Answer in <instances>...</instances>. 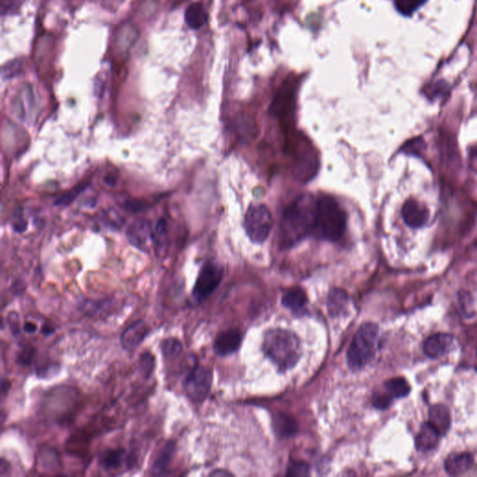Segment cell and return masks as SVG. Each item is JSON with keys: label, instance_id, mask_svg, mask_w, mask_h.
<instances>
[{"label": "cell", "instance_id": "cell-26", "mask_svg": "<svg viewBox=\"0 0 477 477\" xmlns=\"http://www.w3.org/2000/svg\"><path fill=\"white\" fill-rule=\"evenodd\" d=\"M7 326L13 337H18L21 334V322H20V316L16 312H11L7 315Z\"/></svg>", "mask_w": 477, "mask_h": 477}, {"label": "cell", "instance_id": "cell-29", "mask_svg": "<svg viewBox=\"0 0 477 477\" xmlns=\"http://www.w3.org/2000/svg\"><path fill=\"white\" fill-rule=\"evenodd\" d=\"M59 371V365H48L41 368L36 371V376L41 379H48L53 376V373L57 374Z\"/></svg>", "mask_w": 477, "mask_h": 477}, {"label": "cell", "instance_id": "cell-13", "mask_svg": "<svg viewBox=\"0 0 477 477\" xmlns=\"http://www.w3.org/2000/svg\"><path fill=\"white\" fill-rule=\"evenodd\" d=\"M177 442L173 439L168 440L160 448L155 457L151 465V475L162 476L168 475L172 462L176 456Z\"/></svg>", "mask_w": 477, "mask_h": 477}, {"label": "cell", "instance_id": "cell-18", "mask_svg": "<svg viewBox=\"0 0 477 477\" xmlns=\"http://www.w3.org/2000/svg\"><path fill=\"white\" fill-rule=\"evenodd\" d=\"M429 422L445 436L450 427V413L448 408L443 405H436L429 412Z\"/></svg>", "mask_w": 477, "mask_h": 477}, {"label": "cell", "instance_id": "cell-15", "mask_svg": "<svg viewBox=\"0 0 477 477\" xmlns=\"http://www.w3.org/2000/svg\"><path fill=\"white\" fill-rule=\"evenodd\" d=\"M441 436L440 431L428 420L423 423L417 433L416 441H415L417 450L420 452H428L434 450L438 445Z\"/></svg>", "mask_w": 477, "mask_h": 477}, {"label": "cell", "instance_id": "cell-24", "mask_svg": "<svg viewBox=\"0 0 477 477\" xmlns=\"http://www.w3.org/2000/svg\"><path fill=\"white\" fill-rule=\"evenodd\" d=\"M160 350L165 359H171L181 354L183 345L181 341L177 340V338H167L160 343Z\"/></svg>", "mask_w": 477, "mask_h": 477}, {"label": "cell", "instance_id": "cell-3", "mask_svg": "<svg viewBox=\"0 0 477 477\" xmlns=\"http://www.w3.org/2000/svg\"><path fill=\"white\" fill-rule=\"evenodd\" d=\"M346 224L345 212L334 198L323 196L317 199L314 235L327 241H338L345 233Z\"/></svg>", "mask_w": 477, "mask_h": 477}, {"label": "cell", "instance_id": "cell-1", "mask_svg": "<svg viewBox=\"0 0 477 477\" xmlns=\"http://www.w3.org/2000/svg\"><path fill=\"white\" fill-rule=\"evenodd\" d=\"M317 200L310 195L299 197L287 208L281 226V235L286 245L296 244L313 234Z\"/></svg>", "mask_w": 477, "mask_h": 477}, {"label": "cell", "instance_id": "cell-19", "mask_svg": "<svg viewBox=\"0 0 477 477\" xmlns=\"http://www.w3.org/2000/svg\"><path fill=\"white\" fill-rule=\"evenodd\" d=\"M283 305L295 312H300L307 303V296L303 289L299 287L291 288L283 296Z\"/></svg>", "mask_w": 477, "mask_h": 477}, {"label": "cell", "instance_id": "cell-10", "mask_svg": "<svg viewBox=\"0 0 477 477\" xmlns=\"http://www.w3.org/2000/svg\"><path fill=\"white\" fill-rule=\"evenodd\" d=\"M403 221L412 228H422L427 223L430 213L425 205L416 200L409 199L403 203L402 208Z\"/></svg>", "mask_w": 477, "mask_h": 477}, {"label": "cell", "instance_id": "cell-33", "mask_svg": "<svg viewBox=\"0 0 477 477\" xmlns=\"http://www.w3.org/2000/svg\"><path fill=\"white\" fill-rule=\"evenodd\" d=\"M10 389H11L10 380H6V379H4V378H3L2 382H1V394H2V396H5V395L8 394V391H10Z\"/></svg>", "mask_w": 477, "mask_h": 477}, {"label": "cell", "instance_id": "cell-25", "mask_svg": "<svg viewBox=\"0 0 477 477\" xmlns=\"http://www.w3.org/2000/svg\"><path fill=\"white\" fill-rule=\"evenodd\" d=\"M427 0H395L394 5L396 10L403 16H411Z\"/></svg>", "mask_w": 477, "mask_h": 477}, {"label": "cell", "instance_id": "cell-32", "mask_svg": "<svg viewBox=\"0 0 477 477\" xmlns=\"http://www.w3.org/2000/svg\"><path fill=\"white\" fill-rule=\"evenodd\" d=\"M22 329H24V331L27 333V334H35V333L38 331V326H36L35 323H33V322H25L24 326H22Z\"/></svg>", "mask_w": 477, "mask_h": 477}, {"label": "cell", "instance_id": "cell-31", "mask_svg": "<svg viewBox=\"0 0 477 477\" xmlns=\"http://www.w3.org/2000/svg\"><path fill=\"white\" fill-rule=\"evenodd\" d=\"M84 188H76L74 191H70L69 193H67L66 195H64L63 197H61L60 199L58 200V202H56L57 205H69V203L71 202L73 200L75 199L76 197L78 196V194L81 193V191H83Z\"/></svg>", "mask_w": 477, "mask_h": 477}, {"label": "cell", "instance_id": "cell-7", "mask_svg": "<svg viewBox=\"0 0 477 477\" xmlns=\"http://www.w3.org/2000/svg\"><path fill=\"white\" fill-rule=\"evenodd\" d=\"M224 270L216 262L209 261L203 265L192 290V296L198 303L206 300L219 286Z\"/></svg>", "mask_w": 477, "mask_h": 477}, {"label": "cell", "instance_id": "cell-2", "mask_svg": "<svg viewBox=\"0 0 477 477\" xmlns=\"http://www.w3.org/2000/svg\"><path fill=\"white\" fill-rule=\"evenodd\" d=\"M263 351L281 372L293 368L302 354L298 336L281 329L268 330L264 336Z\"/></svg>", "mask_w": 477, "mask_h": 477}, {"label": "cell", "instance_id": "cell-12", "mask_svg": "<svg viewBox=\"0 0 477 477\" xmlns=\"http://www.w3.org/2000/svg\"><path fill=\"white\" fill-rule=\"evenodd\" d=\"M98 464L106 471H118L123 465L131 467L132 461L124 448H106L98 455Z\"/></svg>", "mask_w": 477, "mask_h": 477}, {"label": "cell", "instance_id": "cell-8", "mask_svg": "<svg viewBox=\"0 0 477 477\" xmlns=\"http://www.w3.org/2000/svg\"><path fill=\"white\" fill-rule=\"evenodd\" d=\"M410 389L408 380L403 378H394L387 380L384 383L383 391L374 395L373 406L382 410L389 408L394 400L408 396Z\"/></svg>", "mask_w": 477, "mask_h": 477}, {"label": "cell", "instance_id": "cell-16", "mask_svg": "<svg viewBox=\"0 0 477 477\" xmlns=\"http://www.w3.org/2000/svg\"><path fill=\"white\" fill-rule=\"evenodd\" d=\"M473 464L472 454L467 452L451 454L445 461V472L450 476H461L466 473Z\"/></svg>", "mask_w": 477, "mask_h": 477}, {"label": "cell", "instance_id": "cell-30", "mask_svg": "<svg viewBox=\"0 0 477 477\" xmlns=\"http://www.w3.org/2000/svg\"><path fill=\"white\" fill-rule=\"evenodd\" d=\"M35 354V350H33L29 347V348L22 350L21 354H19L18 360L22 365H29L31 364V360Z\"/></svg>", "mask_w": 477, "mask_h": 477}, {"label": "cell", "instance_id": "cell-11", "mask_svg": "<svg viewBox=\"0 0 477 477\" xmlns=\"http://www.w3.org/2000/svg\"><path fill=\"white\" fill-rule=\"evenodd\" d=\"M454 337L448 333H437L429 337L423 344V351L431 359L444 357L452 349Z\"/></svg>", "mask_w": 477, "mask_h": 477}, {"label": "cell", "instance_id": "cell-35", "mask_svg": "<svg viewBox=\"0 0 477 477\" xmlns=\"http://www.w3.org/2000/svg\"><path fill=\"white\" fill-rule=\"evenodd\" d=\"M16 0H2V13L4 14L6 10L8 11L11 8L13 2H15Z\"/></svg>", "mask_w": 477, "mask_h": 477}, {"label": "cell", "instance_id": "cell-4", "mask_svg": "<svg viewBox=\"0 0 477 477\" xmlns=\"http://www.w3.org/2000/svg\"><path fill=\"white\" fill-rule=\"evenodd\" d=\"M379 340L380 329L376 324L365 323L359 327L347 354V361L352 371H361L373 360Z\"/></svg>", "mask_w": 477, "mask_h": 477}, {"label": "cell", "instance_id": "cell-23", "mask_svg": "<svg viewBox=\"0 0 477 477\" xmlns=\"http://www.w3.org/2000/svg\"><path fill=\"white\" fill-rule=\"evenodd\" d=\"M156 368V358L151 352L146 351L140 354L138 359V369L144 380L151 379Z\"/></svg>", "mask_w": 477, "mask_h": 477}, {"label": "cell", "instance_id": "cell-20", "mask_svg": "<svg viewBox=\"0 0 477 477\" xmlns=\"http://www.w3.org/2000/svg\"><path fill=\"white\" fill-rule=\"evenodd\" d=\"M349 298L344 290L333 289L329 296V310L330 315L338 317L344 314L348 307Z\"/></svg>", "mask_w": 477, "mask_h": 477}, {"label": "cell", "instance_id": "cell-9", "mask_svg": "<svg viewBox=\"0 0 477 477\" xmlns=\"http://www.w3.org/2000/svg\"><path fill=\"white\" fill-rule=\"evenodd\" d=\"M151 333V327L145 321L138 320L130 324L120 336V345L126 352H134L139 348Z\"/></svg>", "mask_w": 477, "mask_h": 477}, {"label": "cell", "instance_id": "cell-5", "mask_svg": "<svg viewBox=\"0 0 477 477\" xmlns=\"http://www.w3.org/2000/svg\"><path fill=\"white\" fill-rule=\"evenodd\" d=\"M273 226L272 213L266 205H253L248 209L244 228L251 241L262 244L269 237Z\"/></svg>", "mask_w": 477, "mask_h": 477}, {"label": "cell", "instance_id": "cell-17", "mask_svg": "<svg viewBox=\"0 0 477 477\" xmlns=\"http://www.w3.org/2000/svg\"><path fill=\"white\" fill-rule=\"evenodd\" d=\"M293 106V87L290 83H286L279 90L277 95L273 101L272 111L278 117L290 113Z\"/></svg>", "mask_w": 477, "mask_h": 477}, {"label": "cell", "instance_id": "cell-14", "mask_svg": "<svg viewBox=\"0 0 477 477\" xmlns=\"http://www.w3.org/2000/svg\"><path fill=\"white\" fill-rule=\"evenodd\" d=\"M242 343V335L238 330L230 329L222 332L216 338L214 350L219 357H227L235 352Z\"/></svg>", "mask_w": 477, "mask_h": 477}, {"label": "cell", "instance_id": "cell-27", "mask_svg": "<svg viewBox=\"0 0 477 477\" xmlns=\"http://www.w3.org/2000/svg\"><path fill=\"white\" fill-rule=\"evenodd\" d=\"M309 475V466L303 462H291L288 467L287 476H304Z\"/></svg>", "mask_w": 477, "mask_h": 477}, {"label": "cell", "instance_id": "cell-22", "mask_svg": "<svg viewBox=\"0 0 477 477\" xmlns=\"http://www.w3.org/2000/svg\"><path fill=\"white\" fill-rule=\"evenodd\" d=\"M275 431L282 437L293 436L296 431V423L295 420L286 414H278L273 420Z\"/></svg>", "mask_w": 477, "mask_h": 477}, {"label": "cell", "instance_id": "cell-34", "mask_svg": "<svg viewBox=\"0 0 477 477\" xmlns=\"http://www.w3.org/2000/svg\"><path fill=\"white\" fill-rule=\"evenodd\" d=\"M55 332V329H53V326H48V324H44V326H42L41 334L43 335L44 337L45 336L48 337V336L53 335Z\"/></svg>", "mask_w": 477, "mask_h": 477}, {"label": "cell", "instance_id": "cell-28", "mask_svg": "<svg viewBox=\"0 0 477 477\" xmlns=\"http://www.w3.org/2000/svg\"><path fill=\"white\" fill-rule=\"evenodd\" d=\"M448 84L445 81H438L429 90V95L433 99L440 98L448 94Z\"/></svg>", "mask_w": 477, "mask_h": 477}, {"label": "cell", "instance_id": "cell-6", "mask_svg": "<svg viewBox=\"0 0 477 477\" xmlns=\"http://www.w3.org/2000/svg\"><path fill=\"white\" fill-rule=\"evenodd\" d=\"M213 384V372L210 368L195 365L185 378L183 387L186 395L193 403H202L206 399Z\"/></svg>", "mask_w": 477, "mask_h": 477}, {"label": "cell", "instance_id": "cell-21", "mask_svg": "<svg viewBox=\"0 0 477 477\" xmlns=\"http://www.w3.org/2000/svg\"><path fill=\"white\" fill-rule=\"evenodd\" d=\"M185 21L188 27L193 30L200 29L205 25L206 21H207V15H206L205 11L200 3H193L187 8L185 13Z\"/></svg>", "mask_w": 477, "mask_h": 477}]
</instances>
